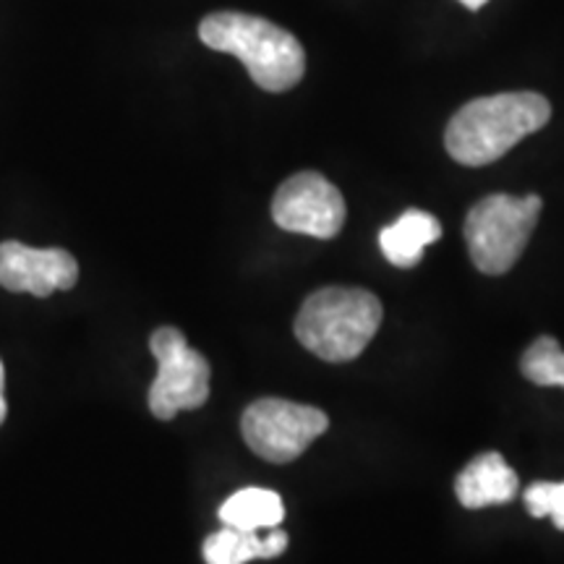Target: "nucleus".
Instances as JSON below:
<instances>
[{
  "mask_svg": "<svg viewBox=\"0 0 564 564\" xmlns=\"http://www.w3.org/2000/svg\"><path fill=\"white\" fill-rule=\"evenodd\" d=\"M552 105L539 91H502L463 105L444 131L449 158L465 167H484L505 158L518 141L541 131Z\"/></svg>",
  "mask_w": 564,
  "mask_h": 564,
  "instance_id": "f257e3e1",
  "label": "nucleus"
},
{
  "mask_svg": "<svg viewBox=\"0 0 564 564\" xmlns=\"http://www.w3.org/2000/svg\"><path fill=\"white\" fill-rule=\"evenodd\" d=\"M199 37L212 51L236 55L264 91L293 89L306 74L301 42L262 17L241 11L209 13L202 19Z\"/></svg>",
  "mask_w": 564,
  "mask_h": 564,
  "instance_id": "f03ea898",
  "label": "nucleus"
},
{
  "mask_svg": "<svg viewBox=\"0 0 564 564\" xmlns=\"http://www.w3.org/2000/svg\"><path fill=\"white\" fill-rule=\"evenodd\" d=\"M382 324V303L364 288H322L303 301L295 337L322 361L358 358Z\"/></svg>",
  "mask_w": 564,
  "mask_h": 564,
  "instance_id": "7ed1b4c3",
  "label": "nucleus"
},
{
  "mask_svg": "<svg viewBox=\"0 0 564 564\" xmlns=\"http://www.w3.org/2000/svg\"><path fill=\"white\" fill-rule=\"evenodd\" d=\"M541 209L544 202L539 194H491L474 204L465 217V243L476 270L484 274L510 272L531 241Z\"/></svg>",
  "mask_w": 564,
  "mask_h": 564,
  "instance_id": "20e7f679",
  "label": "nucleus"
},
{
  "mask_svg": "<svg viewBox=\"0 0 564 564\" xmlns=\"http://www.w3.org/2000/svg\"><path fill=\"white\" fill-rule=\"evenodd\" d=\"M158 377L150 387L154 419L171 421L181 411H196L209 398V364L186 343L181 329L160 327L150 340Z\"/></svg>",
  "mask_w": 564,
  "mask_h": 564,
  "instance_id": "39448f33",
  "label": "nucleus"
},
{
  "mask_svg": "<svg viewBox=\"0 0 564 564\" xmlns=\"http://www.w3.org/2000/svg\"><path fill=\"white\" fill-rule=\"evenodd\" d=\"M329 429L327 413L314 405L291 403L280 398H262L243 411L241 432L249 447L262 460L291 463L308 449V444Z\"/></svg>",
  "mask_w": 564,
  "mask_h": 564,
  "instance_id": "423d86ee",
  "label": "nucleus"
},
{
  "mask_svg": "<svg viewBox=\"0 0 564 564\" xmlns=\"http://www.w3.org/2000/svg\"><path fill=\"white\" fill-rule=\"evenodd\" d=\"M345 199L322 173H295L272 199V220L288 232L329 241L345 225Z\"/></svg>",
  "mask_w": 564,
  "mask_h": 564,
  "instance_id": "0eeeda50",
  "label": "nucleus"
},
{
  "mask_svg": "<svg viewBox=\"0 0 564 564\" xmlns=\"http://www.w3.org/2000/svg\"><path fill=\"white\" fill-rule=\"evenodd\" d=\"M79 280V264L63 249H30L19 241L0 243V285L13 293L47 299L70 291Z\"/></svg>",
  "mask_w": 564,
  "mask_h": 564,
  "instance_id": "6e6552de",
  "label": "nucleus"
},
{
  "mask_svg": "<svg viewBox=\"0 0 564 564\" xmlns=\"http://www.w3.org/2000/svg\"><path fill=\"white\" fill-rule=\"evenodd\" d=\"M518 474L499 453H484L463 468L455 478V494L463 507L481 510L489 505H507L518 497Z\"/></svg>",
  "mask_w": 564,
  "mask_h": 564,
  "instance_id": "1a4fd4ad",
  "label": "nucleus"
},
{
  "mask_svg": "<svg viewBox=\"0 0 564 564\" xmlns=\"http://www.w3.org/2000/svg\"><path fill=\"white\" fill-rule=\"evenodd\" d=\"M442 238V225L423 209H405L392 225L379 232V246L387 262L411 270L423 259V249Z\"/></svg>",
  "mask_w": 564,
  "mask_h": 564,
  "instance_id": "9d476101",
  "label": "nucleus"
},
{
  "mask_svg": "<svg viewBox=\"0 0 564 564\" xmlns=\"http://www.w3.org/2000/svg\"><path fill=\"white\" fill-rule=\"evenodd\" d=\"M288 549V533L282 528H270V533L241 531L225 525L223 531L207 535L202 552L207 564H246L251 560H274Z\"/></svg>",
  "mask_w": 564,
  "mask_h": 564,
  "instance_id": "9b49d317",
  "label": "nucleus"
},
{
  "mask_svg": "<svg viewBox=\"0 0 564 564\" xmlns=\"http://www.w3.org/2000/svg\"><path fill=\"white\" fill-rule=\"evenodd\" d=\"M282 518H285V505L280 494L259 489V486L236 491L220 507L223 523L241 528V531H270L282 523Z\"/></svg>",
  "mask_w": 564,
  "mask_h": 564,
  "instance_id": "f8f14e48",
  "label": "nucleus"
},
{
  "mask_svg": "<svg viewBox=\"0 0 564 564\" xmlns=\"http://www.w3.org/2000/svg\"><path fill=\"white\" fill-rule=\"evenodd\" d=\"M520 371L528 382L539 387H562L564 390V350L554 337H539L531 348L523 352Z\"/></svg>",
  "mask_w": 564,
  "mask_h": 564,
  "instance_id": "ddd939ff",
  "label": "nucleus"
},
{
  "mask_svg": "<svg viewBox=\"0 0 564 564\" xmlns=\"http://www.w3.org/2000/svg\"><path fill=\"white\" fill-rule=\"evenodd\" d=\"M523 499L533 518H552L554 525L564 531V481H535L528 486Z\"/></svg>",
  "mask_w": 564,
  "mask_h": 564,
  "instance_id": "4468645a",
  "label": "nucleus"
},
{
  "mask_svg": "<svg viewBox=\"0 0 564 564\" xmlns=\"http://www.w3.org/2000/svg\"><path fill=\"white\" fill-rule=\"evenodd\" d=\"M3 387H6V371H3V361H0V426H3V421H6V413H9V405H6V394H3Z\"/></svg>",
  "mask_w": 564,
  "mask_h": 564,
  "instance_id": "2eb2a0df",
  "label": "nucleus"
},
{
  "mask_svg": "<svg viewBox=\"0 0 564 564\" xmlns=\"http://www.w3.org/2000/svg\"><path fill=\"white\" fill-rule=\"evenodd\" d=\"M460 3H463L468 11H478V9H484V6L489 3V0H460Z\"/></svg>",
  "mask_w": 564,
  "mask_h": 564,
  "instance_id": "dca6fc26",
  "label": "nucleus"
}]
</instances>
